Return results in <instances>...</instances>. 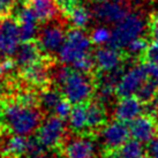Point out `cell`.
I'll list each match as a JSON object with an SVG mask.
<instances>
[{
  "label": "cell",
  "mask_w": 158,
  "mask_h": 158,
  "mask_svg": "<svg viewBox=\"0 0 158 158\" xmlns=\"http://www.w3.org/2000/svg\"><path fill=\"white\" fill-rule=\"evenodd\" d=\"M56 81L60 85L64 97L74 105L88 102L94 92V82L89 74L79 72L68 65L58 68Z\"/></svg>",
  "instance_id": "obj_1"
},
{
  "label": "cell",
  "mask_w": 158,
  "mask_h": 158,
  "mask_svg": "<svg viewBox=\"0 0 158 158\" xmlns=\"http://www.w3.org/2000/svg\"><path fill=\"white\" fill-rule=\"evenodd\" d=\"M4 121L13 134L28 136L38 129L42 123V113L35 106L21 103H9L2 110Z\"/></svg>",
  "instance_id": "obj_2"
},
{
  "label": "cell",
  "mask_w": 158,
  "mask_h": 158,
  "mask_svg": "<svg viewBox=\"0 0 158 158\" xmlns=\"http://www.w3.org/2000/svg\"><path fill=\"white\" fill-rule=\"evenodd\" d=\"M91 44L90 36L87 35L82 29L72 28L67 31L65 43L58 52L59 60L64 65L73 66L77 60L91 54Z\"/></svg>",
  "instance_id": "obj_3"
},
{
  "label": "cell",
  "mask_w": 158,
  "mask_h": 158,
  "mask_svg": "<svg viewBox=\"0 0 158 158\" xmlns=\"http://www.w3.org/2000/svg\"><path fill=\"white\" fill-rule=\"evenodd\" d=\"M148 23L137 13H128L114 24L110 45L115 48H126L132 40L142 37Z\"/></svg>",
  "instance_id": "obj_4"
},
{
  "label": "cell",
  "mask_w": 158,
  "mask_h": 158,
  "mask_svg": "<svg viewBox=\"0 0 158 158\" xmlns=\"http://www.w3.org/2000/svg\"><path fill=\"white\" fill-rule=\"evenodd\" d=\"M21 42L18 20L8 14L2 15L0 18V56L9 57L15 54Z\"/></svg>",
  "instance_id": "obj_5"
},
{
  "label": "cell",
  "mask_w": 158,
  "mask_h": 158,
  "mask_svg": "<svg viewBox=\"0 0 158 158\" xmlns=\"http://www.w3.org/2000/svg\"><path fill=\"white\" fill-rule=\"evenodd\" d=\"M66 133L64 119L57 115L48 117L42 121L37 129V139L48 149H54L62 143Z\"/></svg>",
  "instance_id": "obj_6"
},
{
  "label": "cell",
  "mask_w": 158,
  "mask_h": 158,
  "mask_svg": "<svg viewBox=\"0 0 158 158\" xmlns=\"http://www.w3.org/2000/svg\"><path fill=\"white\" fill-rule=\"evenodd\" d=\"M129 135L131 131L126 123L115 120L105 125L101 131V142L106 154L110 155L118 150L127 142Z\"/></svg>",
  "instance_id": "obj_7"
},
{
  "label": "cell",
  "mask_w": 158,
  "mask_h": 158,
  "mask_svg": "<svg viewBox=\"0 0 158 158\" xmlns=\"http://www.w3.org/2000/svg\"><path fill=\"white\" fill-rule=\"evenodd\" d=\"M147 80H148V75H147L144 65L132 66L123 73L117 84L115 94L120 97L133 96Z\"/></svg>",
  "instance_id": "obj_8"
},
{
  "label": "cell",
  "mask_w": 158,
  "mask_h": 158,
  "mask_svg": "<svg viewBox=\"0 0 158 158\" xmlns=\"http://www.w3.org/2000/svg\"><path fill=\"white\" fill-rule=\"evenodd\" d=\"M66 40V34L59 24H48L38 35V45L42 52L53 54L59 52Z\"/></svg>",
  "instance_id": "obj_9"
},
{
  "label": "cell",
  "mask_w": 158,
  "mask_h": 158,
  "mask_svg": "<svg viewBox=\"0 0 158 158\" xmlns=\"http://www.w3.org/2000/svg\"><path fill=\"white\" fill-rule=\"evenodd\" d=\"M92 56L95 60V66L101 73L113 72L123 66V53L119 51V48H115L111 45L98 48Z\"/></svg>",
  "instance_id": "obj_10"
},
{
  "label": "cell",
  "mask_w": 158,
  "mask_h": 158,
  "mask_svg": "<svg viewBox=\"0 0 158 158\" xmlns=\"http://www.w3.org/2000/svg\"><path fill=\"white\" fill-rule=\"evenodd\" d=\"M96 152V143L88 135L73 137L64 147L65 158H95Z\"/></svg>",
  "instance_id": "obj_11"
},
{
  "label": "cell",
  "mask_w": 158,
  "mask_h": 158,
  "mask_svg": "<svg viewBox=\"0 0 158 158\" xmlns=\"http://www.w3.org/2000/svg\"><path fill=\"white\" fill-rule=\"evenodd\" d=\"M129 13L127 7L119 0L101 1L94 7V16L103 23H115Z\"/></svg>",
  "instance_id": "obj_12"
},
{
  "label": "cell",
  "mask_w": 158,
  "mask_h": 158,
  "mask_svg": "<svg viewBox=\"0 0 158 158\" xmlns=\"http://www.w3.org/2000/svg\"><path fill=\"white\" fill-rule=\"evenodd\" d=\"M143 111V103L134 96L121 97V99L115 104L114 117L123 123H132L139 118Z\"/></svg>",
  "instance_id": "obj_13"
},
{
  "label": "cell",
  "mask_w": 158,
  "mask_h": 158,
  "mask_svg": "<svg viewBox=\"0 0 158 158\" xmlns=\"http://www.w3.org/2000/svg\"><path fill=\"white\" fill-rule=\"evenodd\" d=\"M16 20H18L19 27H20V34H21L22 43L34 40L40 21L28 5L23 6L22 8L19 10L18 15H16Z\"/></svg>",
  "instance_id": "obj_14"
},
{
  "label": "cell",
  "mask_w": 158,
  "mask_h": 158,
  "mask_svg": "<svg viewBox=\"0 0 158 158\" xmlns=\"http://www.w3.org/2000/svg\"><path fill=\"white\" fill-rule=\"evenodd\" d=\"M129 131L133 139L140 141L141 143H149L156 135V125L152 117L140 115L131 123Z\"/></svg>",
  "instance_id": "obj_15"
},
{
  "label": "cell",
  "mask_w": 158,
  "mask_h": 158,
  "mask_svg": "<svg viewBox=\"0 0 158 158\" xmlns=\"http://www.w3.org/2000/svg\"><path fill=\"white\" fill-rule=\"evenodd\" d=\"M42 59V50L38 43H35L34 40L23 42L15 52V64L21 68L30 66Z\"/></svg>",
  "instance_id": "obj_16"
},
{
  "label": "cell",
  "mask_w": 158,
  "mask_h": 158,
  "mask_svg": "<svg viewBox=\"0 0 158 158\" xmlns=\"http://www.w3.org/2000/svg\"><path fill=\"white\" fill-rule=\"evenodd\" d=\"M87 107V123L88 131H98L101 127H104L107 119V113L104 103L97 101L85 102Z\"/></svg>",
  "instance_id": "obj_17"
},
{
  "label": "cell",
  "mask_w": 158,
  "mask_h": 158,
  "mask_svg": "<svg viewBox=\"0 0 158 158\" xmlns=\"http://www.w3.org/2000/svg\"><path fill=\"white\" fill-rule=\"evenodd\" d=\"M48 76L50 73L44 59L22 68V77L27 83L32 85H44L48 82Z\"/></svg>",
  "instance_id": "obj_18"
},
{
  "label": "cell",
  "mask_w": 158,
  "mask_h": 158,
  "mask_svg": "<svg viewBox=\"0 0 158 158\" xmlns=\"http://www.w3.org/2000/svg\"><path fill=\"white\" fill-rule=\"evenodd\" d=\"M28 6L40 22H48L57 16L59 7L56 0H29Z\"/></svg>",
  "instance_id": "obj_19"
},
{
  "label": "cell",
  "mask_w": 158,
  "mask_h": 158,
  "mask_svg": "<svg viewBox=\"0 0 158 158\" xmlns=\"http://www.w3.org/2000/svg\"><path fill=\"white\" fill-rule=\"evenodd\" d=\"M28 147H29V139L27 136L14 134L5 142L4 154L9 158H24Z\"/></svg>",
  "instance_id": "obj_20"
},
{
  "label": "cell",
  "mask_w": 158,
  "mask_h": 158,
  "mask_svg": "<svg viewBox=\"0 0 158 158\" xmlns=\"http://www.w3.org/2000/svg\"><path fill=\"white\" fill-rule=\"evenodd\" d=\"M64 15L69 20L74 28H80V29H83L88 26L91 19L90 12L80 2H76Z\"/></svg>",
  "instance_id": "obj_21"
},
{
  "label": "cell",
  "mask_w": 158,
  "mask_h": 158,
  "mask_svg": "<svg viewBox=\"0 0 158 158\" xmlns=\"http://www.w3.org/2000/svg\"><path fill=\"white\" fill-rule=\"evenodd\" d=\"M69 127L72 131L76 133H83L88 131V123H87V107L85 103L76 104L72 109L69 117Z\"/></svg>",
  "instance_id": "obj_22"
},
{
  "label": "cell",
  "mask_w": 158,
  "mask_h": 158,
  "mask_svg": "<svg viewBox=\"0 0 158 158\" xmlns=\"http://www.w3.org/2000/svg\"><path fill=\"white\" fill-rule=\"evenodd\" d=\"M109 156L111 158H141L143 156V145L135 139L128 140L118 150Z\"/></svg>",
  "instance_id": "obj_23"
},
{
  "label": "cell",
  "mask_w": 158,
  "mask_h": 158,
  "mask_svg": "<svg viewBox=\"0 0 158 158\" xmlns=\"http://www.w3.org/2000/svg\"><path fill=\"white\" fill-rule=\"evenodd\" d=\"M64 98V95L60 94V91H58L57 89H45L38 96V103L44 110L53 112L59 102Z\"/></svg>",
  "instance_id": "obj_24"
},
{
  "label": "cell",
  "mask_w": 158,
  "mask_h": 158,
  "mask_svg": "<svg viewBox=\"0 0 158 158\" xmlns=\"http://www.w3.org/2000/svg\"><path fill=\"white\" fill-rule=\"evenodd\" d=\"M111 37H112V31L105 26L96 27L92 30L91 35H90L92 44L99 45V46L105 44H110Z\"/></svg>",
  "instance_id": "obj_25"
},
{
  "label": "cell",
  "mask_w": 158,
  "mask_h": 158,
  "mask_svg": "<svg viewBox=\"0 0 158 158\" xmlns=\"http://www.w3.org/2000/svg\"><path fill=\"white\" fill-rule=\"evenodd\" d=\"M157 91L158 89L150 82L149 80H147L140 87V89L136 91L135 95L143 104H147V103L151 102L155 97L157 96Z\"/></svg>",
  "instance_id": "obj_26"
},
{
  "label": "cell",
  "mask_w": 158,
  "mask_h": 158,
  "mask_svg": "<svg viewBox=\"0 0 158 158\" xmlns=\"http://www.w3.org/2000/svg\"><path fill=\"white\" fill-rule=\"evenodd\" d=\"M148 46H149V44H148L147 40L143 37H139V38L132 40L126 46V48H127V52L131 56H144Z\"/></svg>",
  "instance_id": "obj_27"
},
{
  "label": "cell",
  "mask_w": 158,
  "mask_h": 158,
  "mask_svg": "<svg viewBox=\"0 0 158 158\" xmlns=\"http://www.w3.org/2000/svg\"><path fill=\"white\" fill-rule=\"evenodd\" d=\"M70 103L69 101H67L66 98H64V99H61V101L59 102V104H58L57 106H56V109H54V114L57 115V117H59V118L61 119H65L68 118L69 117L70 112H72V106H70Z\"/></svg>",
  "instance_id": "obj_28"
},
{
  "label": "cell",
  "mask_w": 158,
  "mask_h": 158,
  "mask_svg": "<svg viewBox=\"0 0 158 158\" xmlns=\"http://www.w3.org/2000/svg\"><path fill=\"white\" fill-rule=\"evenodd\" d=\"M144 58L148 62L158 66V40H155L151 44H149L144 53Z\"/></svg>",
  "instance_id": "obj_29"
},
{
  "label": "cell",
  "mask_w": 158,
  "mask_h": 158,
  "mask_svg": "<svg viewBox=\"0 0 158 158\" xmlns=\"http://www.w3.org/2000/svg\"><path fill=\"white\" fill-rule=\"evenodd\" d=\"M147 70V75H148V80L151 83L154 84L155 87L158 89V66L151 62H144L143 64Z\"/></svg>",
  "instance_id": "obj_30"
},
{
  "label": "cell",
  "mask_w": 158,
  "mask_h": 158,
  "mask_svg": "<svg viewBox=\"0 0 158 158\" xmlns=\"http://www.w3.org/2000/svg\"><path fill=\"white\" fill-rule=\"evenodd\" d=\"M18 102L23 104V105L28 106H36V104H40L38 103V96L35 95L34 92H22L18 97Z\"/></svg>",
  "instance_id": "obj_31"
},
{
  "label": "cell",
  "mask_w": 158,
  "mask_h": 158,
  "mask_svg": "<svg viewBox=\"0 0 158 158\" xmlns=\"http://www.w3.org/2000/svg\"><path fill=\"white\" fill-rule=\"evenodd\" d=\"M148 28H149L150 35L155 40H158V10L155 12L148 22Z\"/></svg>",
  "instance_id": "obj_32"
},
{
  "label": "cell",
  "mask_w": 158,
  "mask_h": 158,
  "mask_svg": "<svg viewBox=\"0 0 158 158\" xmlns=\"http://www.w3.org/2000/svg\"><path fill=\"white\" fill-rule=\"evenodd\" d=\"M148 152L151 158H158V136H155L148 143Z\"/></svg>",
  "instance_id": "obj_33"
},
{
  "label": "cell",
  "mask_w": 158,
  "mask_h": 158,
  "mask_svg": "<svg viewBox=\"0 0 158 158\" xmlns=\"http://www.w3.org/2000/svg\"><path fill=\"white\" fill-rule=\"evenodd\" d=\"M1 120H4V117H2V111L0 110V123H1Z\"/></svg>",
  "instance_id": "obj_34"
},
{
  "label": "cell",
  "mask_w": 158,
  "mask_h": 158,
  "mask_svg": "<svg viewBox=\"0 0 158 158\" xmlns=\"http://www.w3.org/2000/svg\"><path fill=\"white\" fill-rule=\"evenodd\" d=\"M14 1H15V2H16V1H23V2H26V1H29V0H14Z\"/></svg>",
  "instance_id": "obj_35"
},
{
  "label": "cell",
  "mask_w": 158,
  "mask_h": 158,
  "mask_svg": "<svg viewBox=\"0 0 158 158\" xmlns=\"http://www.w3.org/2000/svg\"><path fill=\"white\" fill-rule=\"evenodd\" d=\"M95 1H97V2H101V1H107V0H95Z\"/></svg>",
  "instance_id": "obj_36"
},
{
  "label": "cell",
  "mask_w": 158,
  "mask_h": 158,
  "mask_svg": "<svg viewBox=\"0 0 158 158\" xmlns=\"http://www.w3.org/2000/svg\"><path fill=\"white\" fill-rule=\"evenodd\" d=\"M141 158H151V157H150V156H142Z\"/></svg>",
  "instance_id": "obj_37"
},
{
  "label": "cell",
  "mask_w": 158,
  "mask_h": 158,
  "mask_svg": "<svg viewBox=\"0 0 158 158\" xmlns=\"http://www.w3.org/2000/svg\"><path fill=\"white\" fill-rule=\"evenodd\" d=\"M1 16H2V13H1V10H0V18H1Z\"/></svg>",
  "instance_id": "obj_38"
},
{
  "label": "cell",
  "mask_w": 158,
  "mask_h": 158,
  "mask_svg": "<svg viewBox=\"0 0 158 158\" xmlns=\"http://www.w3.org/2000/svg\"><path fill=\"white\" fill-rule=\"evenodd\" d=\"M141 1H150V0H141Z\"/></svg>",
  "instance_id": "obj_39"
}]
</instances>
